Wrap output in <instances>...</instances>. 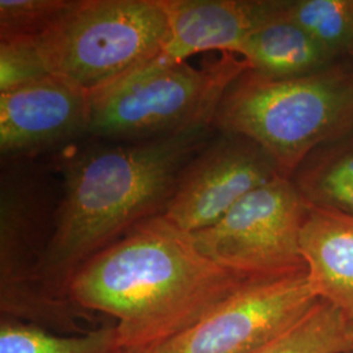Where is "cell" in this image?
Here are the masks:
<instances>
[{
    "mask_svg": "<svg viewBox=\"0 0 353 353\" xmlns=\"http://www.w3.org/2000/svg\"><path fill=\"white\" fill-rule=\"evenodd\" d=\"M245 281L159 214L79 267L65 296L83 312L113 316L121 348L140 351L185 332Z\"/></svg>",
    "mask_w": 353,
    "mask_h": 353,
    "instance_id": "1",
    "label": "cell"
},
{
    "mask_svg": "<svg viewBox=\"0 0 353 353\" xmlns=\"http://www.w3.org/2000/svg\"><path fill=\"white\" fill-rule=\"evenodd\" d=\"M214 132V126H203L139 141L96 139L67 160L43 261L54 297L70 301L65 288L79 267L140 223L164 214L183 169Z\"/></svg>",
    "mask_w": 353,
    "mask_h": 353,
    "instance_id": "2",
    "label": "cell"
},
{
    "mask_svg": "<svg viewBox=\"0 0 353 353\" xmlns=\"http://www.w3.org/2000/svg\"><path fill=\"white\" fill-rule=\"evenodd\" d=\"M212 126L259 145L290 179L312 153L353 134V65L285 79L249 68L224 93Z\"/></svg>",
    "mask_w": 353,
    "mask_h": 353,
    "instance_id": "3",
    "label": "cell"
},
{
    "mask_svg": "<svg viewBox=\"0 0 353 353\" xmlns=\"http://www.w3.org/2000/svg\"><path fill=\"white\" fill-rule=\"evenodd\" d=\"M166 36L160 0H72L37 48L49 75L92 100L159 58Z\"/></svg>",
    "mask_w": 353,
    "mask_h": 353,
    "instance_id": "4",
    "label": "cell"
},
{
    "mask_svg": "<svg viewBox=\"0 0 353 353\" xmlns=\"http://www.w3.org/2000/svg\"><path fill=\"white\" fill-rule=\"evenodd\" d=\"M249 64L232 52L195 67L156 58L90 100L88 135L139 141L212 126L224 93Z\"/></svg>",
    "mask_w": 353,
    "mask_h": 353,
    "instance_id": "5",
    "label": "cell"
},
{
    "mask_svg": "<svg viewBox=\"0 0 353 353\" xmlns=\"http://www.w3.org/2000/svg\"><path fill=\"white\" fill-rule=\"evenodd\" d=\"M309 207L292 179L279 176L191 237L205 256L245 280L294 275L306 271L300 237Z\"/></svg>",
    "mask_w": 353,
    "mask_h": 353,
    "instance_id": "6",
    "label": "cell"
},
{
    "mask_svg": "<svg viewBox=\"0 0 353 353\" xmlns=\"http://www.w3.org/2000/svg\"><path fill=\"white\" fill-rule=\"evenodd\" d=\"M50 194L37 170L13 164L3 169L0 190V303L13 319H71L74 303L54 297L43 279V261L54 217Z\"/></svg>",
    "mask_w": 353,
    "mask_h": 353,
    "instance_id": "7",
    "label": "cell"
},
{
    "mask_svg": "<svg viewBox=\"0 0 353 353\" xmlns=\"http://www.w3.org/2000/svg\"><path fill=\"white\" fill-rule=\"evenodd\" d=\"M319 300L306 271L245 281L202 319L157 347L159 353H255L276 341Z\"/></svg>",
    "mask_w": 353,
    "mask_h": 353,
    "instance_id": "8",
    "label": "cell"
},
{
    "mask_svg": "<svg viewBox=\"0 0 353 353\" xmlns=\"http://www.w3.org/2000/svg\"><path fill=\"white\" fill-rule=\"evenodd\" d=\"M217 134L186 165L163 214L188 233L212 227L242 198L280 176L259 145Z\"/></svg>",
    "mask_w": 353,
    "mask_h": 353,
    "instance_id": "9",
    "label": "cell"
},
{
    "mask_svg": "<svg viewBox=\"0 0 353 353\" xmlns=\"http://www.w3.org/2000/svg\"><path fill=\"white\" fill-rule=\"evenodd\" d=\"M90 100L54 76L0 93V152L20 160L88 135Z\"/></svg>",
    "mask_w": 353,
    "mask_h": 353,
    "instance_id": "10",
    "label": "cell"
},
{
    "mask_svg": "<svg viewBox=\"0 0 353 353\" xmlns=\"http://www.w3.org/2000/svg\"><path fill=\"white\" fill-rule=\"evenodd\" d=\"M168 36L160 59L186 62L204 51L236 54L242 41L278 16L280 0H160Z\"/></svg>",
    "mask_w": 353,
    "mask_h": 353,
    "instance_id": "11",
    "label": "cell"
},
{
    "mask_svg": "<svg viewBox=\"0 0 353 353\" xmlns=\"http://www.w3.org/2000/svg\"><path fill=\"white\" fill-rule=\"evenodd\" d=\"M300 252L316 299L353 318V216L310 205Z\"/></svg>",
    "mask_w": 353,
    "mask_h": 353,
    "instance_id": "12",
    "label": "cell"
},
{
    "mask_svg": "<svg viewBox=\"0 0 353 353\" xmlns=\"http://www.w3.org/2000/svg\"><path fill=\"white\" fill-rule=\"evenodd\" d=\"M236 55L246 61L252 71L278 79L309 75L338 62L300 26L280 17L279 12L245 38Z\"/></svg>",
    "mask_w": 353,
    "mask_h": 353,
    "instance_id": "13",
    "label": "cell"
},
{
    "mask_svg": "<svg viewBox=\"0 0 353 353\" xmlns=\"http://www.w3.org/2000/svg\"><path fill=\"white\" fill-rule=\"evenodd\" d=\"M290 179L309 205L353 216V134L312 153Z\"/></svg>",
    "mask_w": 353,
    "mask_h": 353,
    "instance_id": "14",
    "label": "cell"
},
{
    "mask_svg": "<svg viewBox=\"0 0 353 353\" xmlns=\"http://www.w3.org/2000/svg\"><path fill=\"white\" fill-rule=\"evenodd\" d=\"M115 325L80 335H57L36 323L1 316L0 353H119Z\"/></svg>",
    "mask_w": 353,
    "mask_h": 353,
    "instance_id": "15",
    "label": "cell"
},
{
    "mask_svg": "<svg viewBox=\"0 0 353 353\" xmlns=\"http://www.w3.org/2000/svg\"><path fill=\"white\" fill-rule=\"evenodd\" d=\"M279 16L300 26L336 59L353 48V0H280Z\"/></svg>",
    "mask_w": 353,
    "mask_h": 353,
    "instance_id": "16",
    "label": "cell"
},
{
    "mask_svg": "<svg viewBox=\"0 0 353 353\" xmlns=\"http://www.w3.org/2000/svg\"><path fill=\"white\" fill-rule=\"evenodd\" d=\"M347 327L345 314L319 300L293 327L255 353L350 352Z\"/></svg>",
    "mask_w": 353,
    "mask_h": 353,
    "instance_id": "17",
    "label": "cell"
},
{
    "mask_svg": "<svg viewBox=\"0 0 353 353\" xmlns=\"http://www.w3.org/2000/svg\"><path fill=\"white\" fill-rule=\"evenodd\" d=\"M72 4V0H1L0 39L38 38Z\"/></svg>",
    "mask_w": 353,
    "mask_h": 353,
    "instance_id": "18",
    "label": "cell"
},
{
    "mask_svg": "<svg viewBox=\"0 0 353 353\" xmlns=\"http://www.w3.org/2000/svg\"><path fill=\"white\" fill-rule=\"evenodd\" d=\"M49 76L37 38L0 39V93Z\"/></svg>",
    "mask_w": 353,
    "mask_h": 353,
    "instance_id": "19",
    "label": "cell"
},
{
    "mask_svg": "<svg viewBox=\"0 0 353 353\" xmlns=\"http://www.w3.org/2000/svg\"><path fill=\"white\" fill-rule=\"evenodd\" d=\"M347 335H348V341H350V348H351V351H353V318L348 319ZM351 351H350V352H351Z\"/></svg>",
    "mask_w": 353,
    "mask_h": 353,
    "instance_id": "20",
    "label": "cell"
},
{
    "mask_svg": "<svg viewBox=\"0 0 353 353\" xmlns=\"http://www.w3.org/2000/svg\"><path fill=\"white\" fill-rule=\"evenodd\" d=\"M119 353H159V351H157V347H156V348L140 350V351H121Z\"/></svg>",
    "mask_w": 353,
    "mask_h": 353,
    "instance_id": "21",
    "label": "cell"
},
{
    "mask_svg": "<svg viewBox=\"0 0 353 353\" xmlns=\"http://www.w3.org/2000/svg\"><path fill=\"white\" fill-rule=\"evenodd\" d=\"M348 58L352 61V65H353V48L352 50L350 51V54H348Z\"/></svg>",
    "mask_w": 353,
    "mask_h": 353,
    "instance_id": "22",
    "label": "cell"
},
{
    "mask_svg": "<svg viewBox=\"0 0 353 353\" xmlns=\"http://www.w3.org/2000/svg\"><path fill=\"white\" fill-rule=\"evenodd\" d=\"M345 353H353V351H351V352H345Z\"/></svg>",
    "mask_w": 353,
    "mask_h": 353,
    "instance_id": "23",
    "label": "cell"
}]
</instances>
